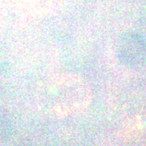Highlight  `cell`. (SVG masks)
<instances>
[{
	"mask_svg": "<svg viewBox=\"0 0 146 146\" xmlns=\"http://www.w3.org/2000/svg\"><path fill=\"white\" fill-rule=\"evenodd\" d=\"M92 99L88 84L76 76H65L51 80L42 89L41 102L58 116L76 114L86 108Z\"/></svg>",
	"mask_w": 146,
	"mask_h": 146,
	"instance_id": "6da1fadb",
	"label": "cell"
}]
</instances>
